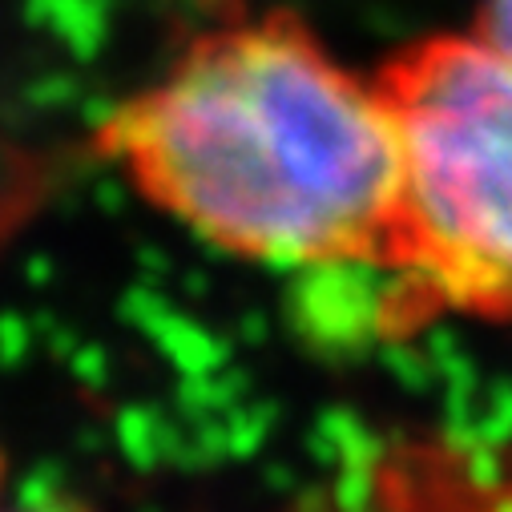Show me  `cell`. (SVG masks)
<instances>
[{"label":"cell","instance_id":"6da1fadb","mask_svg":"<svg viewBox=\"0 0 512 512\" xmlns=\"http://www.w3.org/2000/svg\"><path fill=\"white\" fill-rule=\"evenodd\" d=\"M89 154L202 242L271 267H400L404 154L379 81L299 21L194 37L109 105Z\"/></svg>","mask_w":512,"mask_h":512},{"label":"cell","instance_id":"277c9868","mask_svg":"<svg viewBox=\"0 0 512 512\" xmlns=\"http://www.w3.org/2000/svg\"><path fill=\"white\" fill-rule=\"evenodd\" d=\"M0 512H61V508H53V504H45V500L13 496V492L5 488V476H0Z\"/></svg>","mask_w":512,"mask_h":512},{"label":"cell","instance_id":"7a4b0ae2","mask_svg":"<svg viewBox=\"0 0 512 512\" xmlns=\"http://www.w3.org/2000/svg\"><path fill=\"white\" fill-rule=\"evenodd\" d=\"M375 81L404 154L396 275L432 307L512 323V57L428 37Z\"/></svg>","mask_w":512,"mask_h":512},{"label":"cell","instance_id":"3957f363","mask_svg":"<svg viewBox=\"0 0 512 512\" xmlns=\"http://www.w3.org/2000/svg\"><path fill=\"white\" fill-rule=\"evenodd\" d=\"M476 37H484L488 45L512 57V0H480Z\"/></svg>","mask_w":512,"mask_h":512}]
</instances>
